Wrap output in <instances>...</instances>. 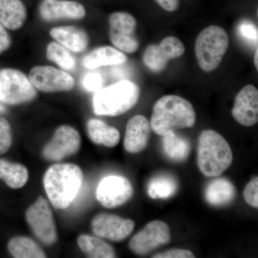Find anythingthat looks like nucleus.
<instances>
[{
  "label": "nucleus",
  "mask_w": 258,
  "mask_h": 258,
  "mask_svg": "<svg viewBox=\"0 0 258 258\" xmlns=\"http://www.w3.org/2000/svg\"><path fill=\"white\" fill-rule=\"evenodd\" d=\"M134 225L133 220L105 213L96 215L91 222L95 235L114 242L127 238L133 232Z\"/></svg>",
  "instance_id": "14"
},
{
  "label": "nucleus",
  "mask_w": 258,
  "mask_h": 258,
  "mask_svg": "<svg viewBox=\"0 0 258 258\" xmlns=\"http://www.w3.org/2000/svg\"><path fill=\"white\" fill-rule=\"evenodd\" d=\"M205 198L209 205L223 208L230 205L236 198V189L230 180L218 178L212 180L205 189Z\"/></svg>",
  "instance_id": "20"
},
{
  "label": "nucleus",
  "mask_w": 258,
  "mask_h": 258,
  "mask_svg": "<svg viewBox=\"0 0 258 258\" xmlns=\"http://www.w3.org/2000/svg\"><path fill=\"white\" fill-rule=\"evenodd\" d=\"M197 115L187 100L174 95L163 96L153 108L151 126L161 137L176 130L192 128Z\"/></svg>",
  "instance_id": "1"
},
{
  "label": "nucleus",
  "mask_w": 258,
  "mask_h": 258,
  "mask_svg": "<svg viewBox=\"0 0 258 258\" xmlns=\"http://www.w3.org/2000/svg\"><path fill=\"white\" fill-rule=\"evenodd\" d=\"M6 107L4 106L3 103H2V102L0 101V114H4V113H6Z\"/></svg>",
  "instance_id": "36"
},
{
  "label": "nucleus",
  "mask_w": 258,
  "mask_h": 258,
  "mask_svg": "<svg viewBox=\"0 0 258 258\" xmlns=\"http://www.w3.org/2000/svg\"><path fill=\"white\" fill-rule=\"evenodd\" d=\"M39 14L44 21L80 20L86 15L84 6L69 0H44L39 7Z\"/></svg>",
  "instance_id": "15"
},
{
  "label": "nucleus",
  "mask_w": 258,
  "mask_h": 258,
  "mask_svg": "<svg viewBox=\"0 0 258 258\" xmlns=\"http://www.w3.org/2000/svg\"><path fill=\"white\" fill-rule=\"evenodd\" d=\"M51 37L71 52L81 53L87 49L89 39L83 29L75 26H59L51 29Z\"/></svg>",
  "instance_id": "18"
},
{
  "label": "nucleus",
  "mask_w": 258,
  "mask_h": 258,
  "mask_svg": "<svg viewBox=\"0 0 258 258\" xmlns=\"http://www.w3.org/2000/svg\"><path fill=\"white\" fill-rule=\"evenodd\" d=\"M171 240L170 229L166 222L154 220L149 222L132 237L129 248L134 253L144 255Z\"/></svg>",
  "instance_id": "10"
},
{
  "label": "nucleus",
  "mask_w": 258,
  "mask_h": 258,
  "mask_svg": "<svg viewBox=\"0 0 258 258\" xmlns=\"http://www.w3.org/2000/svg\"><path fill=\"white\" fill-rule=\"evenodd\" d=\"M109 38L115 48L132 54L138 50L139 42L136 36L137 20L125 12H116L109 17Z\"/></svg>",
  "instance_id": "8"
},
{
  "label": "nucleus",
  "mask_w": 258,
  "mask_h": 258,
  "mask_svg": "<svg viewBox=\"0 0 258 258\" xmlns=\"http://www.w3.org/2000/svg\"><path fill=\"white\" fill-rule=\"evenodd\" d=\"M10 253L16 258H45L46 254L32 239L16 237L8 243Z\"/></svg>",
  "instance_id": "27"
},
{
  "label": "nucleus",
  "mask_w": 258,
  "mask_h": 258,
  "mask_svg": "<svg viewBox=\"0 0 258 258\" xmlns=\"http://www.w3.org/2000/svg\"><path fill=\"white\" fill-rule=\"evenodd\" d=\"M153 258H194L195 254L185 249H171L165 252L154 254Z\"/></svg>",
  "instance_id": "33"
},
{
  "label": "nucleus",
  "mask_w": 258,
  "mask_h": 258,
  "mask_svg": "<svg viewBox=\"0 0 258 258\" xmlns=\"http://www.w3.org/2000/svg\"><path fill=\"white\" fill-rule=\"evenodd\" d=\"M239 34L247 41L257 43V28L254 24L247 20H244L239 25Z\"/></svg>",
  "instance_id": "32"
},
{
  "label": "nucleus",
  "mask_w": 258,
  "mask_h": 258,
  "mask_svg": "<svg viewBox=\"0 0 258 258\" xmlns=\"http://www.w3.org/2000/svg\"><path fill=\"white\" fill-rule=\"evenodd\" d=\"M36 88L26 75L18 70H0V101L8 105H20L33 101Z\"/></svg>",
  "instance_id": "6"
},
{
  "label": "nucleus",
  "mask_w": 258,
  "mask_h": 258,
  "mask_svg": "<svg viewBox=\"0 0 258 258\" xmlns=\"http://www.w3.org/2000/svg\"><path fill=\"white\" fill-rule=\"evenodd\" d=\"M29 79L34 87L45 93L70 91L76 84L74 78L66 71L48 66L32 68Z\"/></svg>",
  "instance_id": "11"
},
{
  "label": "nucleus",
  "mask_w": 258,
  "mask_h": 258,
  "mask_svg": "<svg viewBox=\"0 0 258 258\" xmlns=\"http://www.w3.org/2000/svg\"><path fill=\"white\" fill-rule=\"evenodd\" d=\"M127 61L126 55L115 47L101 46L88 52L83 57V67L93 70L106 66H117L125 63Z\"/></svg>",
  "instance_id": "19"
},
{
  "label": "nucleus",
  "mask_w": 258,
  "mask_h": 258,
  "mask_svg": "<svg viewBox=\"0 0 258 258\" xmlns=\"http://www.w3.org/2000/svg\"><path fill=\"white\" fill-rule=\"evenodd\" d=\"M232 149L226 139L213 130H205L200 134L198 146V165L208 177L219 176L232 164Z\"/></svg>",
  "instance_id": "3"
},
{
  "label": "nucleus",
  "mask_w": 258,
  "mask_h": 258,
  "mask_svg": "<svg viewBox=\"0 0 258 258\" xmlns=\"http://www.w3.org/2000/svg\"><path fill=\"white\" fill-rule=\"evenodd\" d=\"M13 142L11 126L8 120L0 117V155L9 150Z\"/></svg>",
  "instance_id": "29"
},
{
  "label": "nucleus",
  "mask_w": 258,
  "mask_h": 258,
  "mask_svg": "<svg viewBox=\"0 0 258 258\" xmlns=\"http://www.w3.org/2000/svg\"><path fill=\"white\" fill-rule=\"evenodd\" d=\"M82 85L85 89L90 92H96L102 88L103 79L97 73H90L83 77Z\"/></svg>",
  "instance_id": "31"
},
{
  "label": "nucleus",
  "mask_w": 258,
  "mask_h": 258,
  "mask_svg": "<svg viewBox=\"0 0 258 258\" xmlns=\"http://www.w3.org/2000/svg\"><path fill=\"white\" fill-rule=\"evenodd\" d=\"M86 128L88 137L93 143L111 148L115 147L119 142L120 133L118 129L107 125L101 120L90 119Z\"/></svg>",
  "instance_id": "22"
},
{
  "label": "nucleus",
  "mask_w": 258,
  "mask_h": 258,
  "mask_svg": "<svg viewBox=\"0 0 258 258\" xmlns=\"http://www.w3.org/2000/svg\"><path fill=\"white\" fill-rule=\"evenodd\" d=\"M234 119L244 126H252L258 121V91L252 85L244 86L236 96L232 110Z\"/></svg>",
  "instance_id": "16"
},
{
  "label": "nucleus",
  "mask_w": 258,
  "mask_h": 258,
  "mask_svg": "<svg viewBox=\"0 0 258 258\" xmlns=\"http://www.w3.org/2000/svg\"><path fill=\"white\" fill-rule=\"evenodd\" d=\"M46 56L48 60L57 64L64 71H73L76 69V61L71 51L57 42L48 44Z\"/></svg>",
  "instance_id": "28"
},
{
  "label": "nucleus",
  "mask_w": 258,
  "mask_h": 258,
  "mask_svg": "<svg viewBox=\"0 0 258 258\" xmlns=\"http://www.w3.org/2000/svg\"><path fill=\"white\" fill-rule=\"evenodd\" d=\"M162 147L166 157L176 162L186 160L191 149L189 141L174 132L163 136Z\"/></svg>",
  "instance_id": "23"
},
{
  "label": "nucleus",
  "mask_w": 258,
  "mask_h": 258,
  "mask_svg": "<svg viewBox=\"0 0 258 258\" xmlns=\"http://www.w3.org/2000/svg\"><path fill=\"white\" fill-rule=\"evenodd\" d=\"M29 178L28 169L22 164L0 159V179L12 189H19L26 184Z\"/></svg>",
  "instance_id": "24"
},
{
  "label": "nucleus",
  "mask_w": 258,
  "mask_h": 258,
  "mask_svg": "<svg viewBox=\"0 0 258 258\" xmlns=\"http://www.w3.org/2000/svg\"><path fill=\"white\" fill-rule=\"evenodd\" d=\"M80 248L88 257L93 258L115 257L114 249L101 239L82 235L78 238Z\"/></svg>",
  "instance_id": "26"
},
{
  "label": "nucleus",
  "mask_w": 258,
  "mask_h": 258,
  "mask_svg": "<svg viewBox=\"0 0 258 258\" xmlns=\"http://www.w3.org/2000/svg\"><path fill=\"white\" fill-rule=\"evenodd\" d=\"M177 189V181L174 176L169 174H160L154 176L149 181L147 193L154 200H165L174 196Z\"/></svg>",
  "instance_id": "25"
},
{
  "label": "nucleus",
  "mask_w": 258,
  "mask_h": 258,
  "mask_svg": "<svg viewBox=\"0 0 258 258\" xmlns=\"http://www.w3.org/2000/svg\"><path fill=\"white\" fill-rule=\"evenodd\" d=\"M83 171L73 164L51 166L43 178L44 188L50 203L55 208H69L82 186Z\"/></svg>",
  "instance_id": "2"
},
{
  "label": "nucleus",
  "mask_w": 258,
  "mask_h": 258,
  "mask_svg": "<svg viewBox=\"0 0 258 258\" xmlns=\"http://www.w3.org/2000/svg\"><path fill=\"white\" fill-rule=\"evenodd\" d=\"M228 47V35L221 27L210 25L202 30L195 46L200 69L207 73L215 71L221 64Z\"/></svg>",
  "instance_id": "5"
},
{
  "label": "nucleus",
  "mask_w": 258,
  "mask_h": 258,
  "mask_svg": "<svg viewBox=\"0 0 258 258\" xmlns=\"http://www.w3.org/2000/svg\"><path fill=\"white\" fill-rule=\"evenodd\" d=\"M12 45L11 37L6 28L0 23V54L8 50Z\"/></svg>",
  "instance_id": "34"
},
{
  "label": "nucleus",
  "mask_w": 258,
  "mask_h": 258,
  "mask_svg": "<svg viewBox=\"0 0 258 258\" xmlns=\"http://www.w3.org/2000/svg\"><path fill=\"white\" fill-rule=\"evenodd\" d=\"M243 196L246 203L252 208H258V178L254 177L246 185Z\"/></svg>",
  "instance_id": "30"
},
{
  "label": "nucleus",
  "mask_w": 258,
  "mask_h": 258,
  "mask_svg": "<svg viewBox=\"0 0 258 258\" xmlns=\"http://www.w3.org/2000/svg\"><path fill=\"white\" fill-rule=\"evenodd\" d=\"M257 55H258V52H257V48H256L255 53H254V66H255L256 69H258V63H257Z\"/></svg>",
  "instance_id": "37"
},
{
  "label": "nucleus",
  "mask_w": 258,
  "mask_h": 258,
  "mask_svg": "<svg viewBox=\"0 0 258 258\" xmlns=\"http://www.w3.org/2000/svg\"><path fill=\"white\" fill-rule=\"evenodd\" d=\"M163 9L168 12H174L179 6V0H155Z\"/></svg>",
  "instance_id": "35"
},
{
  "label": "nucleus",
  "mask_w": 258,
  "mask_h": 258,
  "mask_svg": "<svg viewBox=\"0 0 258 258\" xmlns=\"http://www.w3.org/2000/svg\"><path fill=\"white\" fill-rule=\"evenodd\" d=\"M27 9L21 0H0V23L8 30H17L26 21Z\"/></svg>",
  "instance_id": "21"
},
{
  "label": "nucleus",
  "mask_w": 258,
  "mask_h": 258,
  "mask_svg": "<svg viewBox=\"0 0 258 258\" xmlns=\"http://www.w3.org/2000/svg\"><path fill=\"white\" fill-rule=\"evenodd\" d=\"M81 144V136L76 129L70 125H61L44 147L42 156L48 161H60L79 152Z\"/></svg>",
  "instance_id": "12"
},
{
  "label": "nucleus",
  "mask_w": 258,
  "mask_h": 258,
  "mask_svg": "<svg viewBox=\"0 0 258 258\" xmlns=\"http://www.w3.org/2000/svg\"><path fill=\"white\" fill-rule=\"evenodd\" d=\"M140 89L129 80L101 88L95 92L93 108L97 115L118 116L126 113L138 103Z\"/></svg>",
  "instance_id": "4"
},
{
  "label": "nucleus",
  "mask_w": 258,
  "mask_h": 258,
  "mask_svg": "<svg viewBox=\"0 0 258 258\" xmlns=\"http://www.w3.org/2000/svg\"><path fill=\"white\" fill-rule=\"evenodd\" d=\"M134 189L128 179L122 176H108L101 180L96 189L98 201L106 208H115L127 203Z\"/></svg>",
  "instance_id": "13"
},
{
  "label": "nucleus",
  "mask_w": 258,
  "mask_h": 258,
  "mask_svg": "<svg viewBox=\"0 0 258 258\" xmlns=\"http://www.w3.org/2000/svg\"><path fill=\"white\" fill-rule=\"evenodd\" d=\"M151 124L145 116L137 115L128 120L125 129L123 146L131 154L142 152L147 147L150 135Z\"/></svg>",
  "instance_id": "17"
},
{
  "label": "nucleus",
  "mask_w": 258,
  "mask_h": 258,
  "mask_svg": "<svg viewBox=\"0 0 258 258\" xmlns=\"http://www.w3.org/2000/svg\"><path fill=\"white\" fill-rule=\"evenodd\" d=\"M185 52L183 42L177 37L168 36L159 45L152 44L144 52L143 62L149 71L159 74L162 72L172 59L181 57Z\"/></svg>",
  "instance_id": "9"
},
{
  "label": "nucleus",
  "mask_w": 258,
  "mask_h": 258,
  "mask_svg": "<svg viewBox=\"0 0 258 258\" xmlns=\"http://www.w3.org/2000/svg\"><path fill=\"white\" fill-rule=\"evenodd\" d=\"M25 218L35 236L46 245L55 244L57 240V230L49 204L39 197L25 213Z\"/></svg>",
  "instance_id": "7"
}]
</instances>
